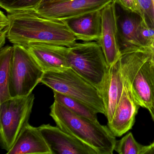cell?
Masks as SVG:
<instances>
[{
    "instance_id": "6da1fadb",
    "label": "cell",
    "mask_w": 154,
    "mask_h": 154,
    "mask_svg": "<svg viewBox=\"0 0 154 154\" xmlns=\"http://www.w3.org/2000/svg\"><path fill=\"white\" fill-rule=\"evenodd\" d=\"M10 26L7 38L13 45L26 48L44 44L69 48L76 37L62 20L43 17L35 10L18 11L8 15Z\"/></svg>"
},
{
    "instance_id": "2e32d148",
    "label": "cell",
    "mask_w": 154,
    "mask_h": 154,
    "mask_svg": "<svg viewBox=\"0 0 154 154\" xmlns=\"http://www.w3.org/2000/svg\"><path fill=\"white\" fill-rule=\"evenodd\" d=\"M125 14L118 16V34L121 51L125 49L146 48L138 38V29L141 20L139 15Z\"/></svg>"
},
{
    "instance_id": "ffe728a7",
    "label": "cell",
    "mask_w": 154,
    "mask_h": 154,
    "mask_svg": "<svg viewBox=\"0 0 154 154\" xmlns=\"http://www.w3.org/2000/svg\"><path fill=\"white\" fill-rule=\"evenodd\" d=\"M144 146L138 143L131 133L116 141L114 150L119 154H142Z\"/></svg>"
},
{
    "instance_id": "83f0119b",
    "label": "cell",
    "mask_w": 154,
    "mask_h": 154,
    "mask_svg": "<svg viewBox=\"0 0 154 154\" xmlns=\"http://www.w3.org/2000/svg\"><path fill=\"white\" fill-rule=\"evenodd\" d=\"M150 53L152 59L154 61V48H146Z\"/></svg>"
},
{
    "instance_id": "4fadbf2b",
    "label": "cell",
    "mask_w": 154,
    "mask_h": 154,
    "mask_svg": "<svg viewBox=\"0 0 154 154\" xmlns=\"http://www.w3.org/2000/svg\"><path fill=\"white\" fill-rule=\"evenodd\" d=\"M123 87L124 78L119 59L109 67L104 86L101 93L108 123L112 119L116 107L122 95Z\"/></svg>"
},
{
    "instance_id": "4316f807",
    "label": "cell",
    "mask_w": 154,
    "mask_h": 154,
    "mask_svg": "<svg viewBox=\"0 0 154 154\" xmlns=\"http://www.w3.org/2000/svg\"><path fill=\"white\" fill-rule=\"evenodd\" d=\"M66 0H43L41 4L45 3H52V2H58L65 1ZM40 4V5H41Z\"/></svg>"
},
{
    "instance_id": "7c38bea8",
    "label": "cell",
    "mask_w": 154,
    "mask_h": 154,
    "mask_svg": "<svg viewBox=\"0 0 154 154\" xmlns=\"http://www.w3.org/2000/svg\"><path fill=\"white\" fill-rule=\"evenodd\" d=\"M44 72L70 68L68 48L62 46L35 44L26 48Z\"/></svg>"
},
{
    "instance_id": "f546056e",
    "label": "cell",
    "mask_w": 154,
    "mask_h": 154,
    "mask_svg": "<svg viewBox=\"0 0 154 154\" xmlns=\"http://www.w3.org/2000/svg\"><path fill=\"white\" fill-rule=\"evenodd\" d=\"M152 3H153V8H154V0H152Z\"/></svg>"
},
{
    "instance_id": "9a60e30c",
    "label": "cell",
    "mask_w": 154,
    "mask_h": 154,
    "mask_svg": "<svg viewBox=\"0 0 154 154\" xmlns=\"http://www.w3.org/2000/svg\"><path fill=\"white\" fill-rule=\"evenodd\" d=\"M52 154L38 128L28 122L20 133L14 145L7 154Z\"/></svg>"
},
{
    "instance_id": "5b68a950",
    "label": "cell",
    "mask_w": 154,
    "mask_h": 154,
    "mask_svg": "<svg viewBox=\"0 0 154 154\" xmlns=\"http://www.w3.org/2000/svg\"><path fill=\"white\" fill-rule=\"evenodd\" d=\"M70 68L101 93L109 66L97 41L75 43L68 48Z\"/></svg>"
},
{
    "instance_id": "277c9868",
    "label": "cell",
    "mask_w": 154,
    "mask_h": 154,
    "mask_svg": "<svg viewBox=\"0 0 154 154\" xmlns=\"http://www.w3.org/2000/svg\"><path fill=\"white\" fill-rule=\"evenodd\" d=\"M41 83L53 91L82 102L98 113L106 115L104 103L100 91L71 68L46 72Z\"/></svg>"
},
{
    "instance_id": "3957f363",
    "label": "cell",
    "mask_w": 154,
    "mask_h": 154,
    "mask_svg": "<svg viewBox=\"0 0 154 154\" xmlns=\"http://www.w3.org/2000/svg\"><path fill=\"white\" fill-rule=\"evenodd\" d=\"M122 75L140 107L149 109L153 102V61L146 48L121 50Z\"/></svg>"
},
{
    "instance_id": "f1b7e54d",
    "label": "cell",
    "mask_w": 154,
    "mask_h": 154,
    "mask_svg": "<svg viewBox=\"0 0 154 154\" xmlns=\"http://www.w3.org/2000/svg\"><path fill=\"white\" fill-rule=\"evenodd\" d=\"M154 48V38H153V40L151 41L150 44H149V46L147 48Z\"/></svg>"
},
{
    "instance_id": "8992f818",
    "label": "cell",
    "mask_w": 154,
    "mask_h": 154,
    "mask_svg": "<svg viewBox=\"0 0 154 154\" xmlns=\"http://www.w3.org/2000/svg\"><path fill=\"white\" fill-rule=\"evenodd\" d=\"M34 94L11 98L0 103V143L8 152L29 122L35 101Z\"/></svg>"
},
{
    "instance_id": "5bb4252c",
    "label": "cell",
    "mask_w": 154,
    "mask_h": 154,
    "mask_svg": "<svg viewBox=\"0 0 154 154\" xmlns=\"http://www.w3.org/2000/svg\"><path fill=\"white\" fill-rule=\"evenodd\" d=\"M102 10L86 13L62 21L77 40L83 42L97 41L101 33Z\"/></svg>"
},
{
    "instance_id": "52a82bcc",
    "label": "cell",
    "mask_w": 154,
    "mask_h": 154,
    "mask_svg": "<svg viewBox=\"0 0 154 154\" xmlns=\"http://www.w3.org/2000/svg\"><path fill=\"white\" fill-rule=\"evenodd\" d=\"M13 46L10 94L11 98L27 96L41 83L45 72L26 48L18 45Z\"/></svg>"
},
{
    "instance_id": "ac0fdd59",
    "label": "cell",
    "mask_w": 154,
    "mask_h": 154,
    "mask_svg": "<svg viewBox=\"0 0 154 154\" xmlns=\"http://www.w3.org/2000/svg\"><path fill=\"white\" fill-rule=\"evenodd\" d=\"M54 96L55 101L74 113L94 122H99L97 119L98 113L82 102L55 91H54Z\"/></svg>"
},
{
    "instance_id": "4dcf8cb0",
    "label": "cell",
    "mask_w": 154,
    "mask_h": 154,
    "mask_svg": "<svg viewBox=\"0 0 154 154\" xmlns=\"http://www.w3.org/2000/svg\"><path fill=\"white\" fill-rule=\"evenodd\" d=\"M152 60H153V59H152Z\"/></svg>"
},
{
    "instance_id": "d4e9b609",
    "label": "cell",
    "mask_w": 154,
    "mask_h": 154,
    "mask_svg": "<svg viewBox=\"0 0 154 154\" xmlns=\"http://www.w3.org/2000/svg\"><path fill=\"white\" fill-rule=\"evenodd\" d=\"M142 154H154V142L149 146H144Z\"/></svg>"
},
{
    "instance_id": "cb8c5ba5",
    "label": "cell",
    "mask_w": 154,
    "mask_h": 154,
    "mask_svg": "<svg viewBox=\"0 0 154 154\" xmlns=\"http://www.w3.org/2000/svg\"><path fill=\"white\" fill-rule=\"evenodd\" d=\"M10 26V20L2 11H0V48L4 46Z\"/></svg>"
},
{
    "instance_id": "7402d4cb",
    "label": "cell",
    "mask_w": 154,
    "mask_h": 154,
    "mask_svg": "<svg viewBox=\"0 0 154 154\" xmlns=\"http://www.w3.org/2000/svg\"><path fill=\"white\" fill-rule=\"evenodd\" d=\"M116 4H119L124 10L139 15L143 20H146L137 0H114Z\"/></svg>"
},
{
    "instance_id": "603a6c76",
    "label": "cell",
    "mask_w": 154,
    "mask_h": 154,
    "mask_svg": "<svg viewBox=\"0 0 154 154\" xmlns=\"http://www.w3.org/2000/svg\"><path fill=\"white\" fill-rule=\"evenodd\" d=\"M137 1L149 25L154 27V10L152 0Z\"/></svg>"
},
{
    "instance_id": "44dd1931",
    "label": "cell",
    "mask_w": 154,
    "mask_h": 154,
    "mask_svg": "<svg viewBox=\"0 0 154 154\" xmlns=\"http://www.w3.org/2000/svg\"><path fill=\"white\" fill-rule=\"evenodd\" d=\"M138 35L142 45L145 48H147L154 38V27L141 19L138 29Z\"/></svg>"
},
{
    "instance_id": "d6986e66",
    "label": "cell",
    "mask_w": 154,
    "mask_h": 154,
    "mask_svg": "<svg viewBox=\"0 0 154 154\" xmlns=\"http://www.w3.org/2000/svg\"><path fill=\"white\" fill-rule=\"evenodd\" d=\"M43 0H0V6L8 13L35 10Z\"/></svg>"
},
{
    "instance_id": "9c48e42d",
    "label": "cell",
    "mask_w": 154,
    "mask_h": 154,
    "mask_svg": "<svg viewBox=\"0 0 154 154\" xmlns=\"http://www.w3.org/2000/svg\"><path fill=\"white\" fill-rule=\"evenodd\" d=\"M116 5L114 0L102 10L101 33L97 41L101 47L109 67L115 63L121 56Z\"/></svg>"
},
{
    "instance_id": "ba28073f",
    "label": "cell",
    "mask_w": 154,
    "mask_h": 154,
    "mask_svg": "<svg viewBox=\"0 0 154 154\" xmlns=\"http://www.w3.org/2000/svg\"><path fill=\"white\" fill-rule=\"evenodd\" d=\"M114 0H66L39 5L36 12L43 17L63 20L103 9Z\"/></svg>"
},
{
    "instance_id": "484cf974",
    "label": "cell",
    "mask_w": 154,
    "mask_h": 154,
    "mask_svg": "<svg viewBox=\"0 0 154 154\" xmlns=\"http://www.w3.org/2000/svg\"><path fill=\"white\" fill-rule=\"evenodd\" d=\"M153 61V102L152 107L148 110L149 111L152 119L154 121V62Z\"/></svg>"
},
{
    "instance_id": "8fae6325",
    "label": "cell",
    "mask_w": 154,
    "mask_h": 154,
    "mask_svg": "<svg viewBox=\"0 0 154 154\" xmlns=\"http://www.w3.org/2000/svg\"><path fill=\"white\" fill-rule=\"evenodd\" d=\"M140 107L124 78L122 95L112 119L108 123L109 128L115 137H121L131 129Z\"/></svg>"
},
{
    "instance_id": "7a4b0ae2",
    "label": "cell",
    "mask_w": 154,
    "mask_h": 154,
    "mask_svg": "<svg viewBox=\"0 0 154 154\" xmlns=\"http://www.w3.org/2000/svg\"><path fill=\"white\" fill-rule=\"evenodd\" d=\"M50 116L64 131L93 148L98 154H112L116 140L109 127L74 113L54 100Z\"/></svg>"
},
{
    "instance_id": "30bf717a",
    "label": "cell",
    "mask_w": 154,
    "mask_h": 154,
    "mask_svg": "<svg viewBox=\"0 0 154 154\" xmlns=\"http://www.w3.org/2000/svg\"><path fill=\"white\" fill-rule=\"evenodd\" d=\"M38 128L52 154H98L93 148L57 126L43 124Z\"/></svg>"
},
{
    "instance_id": "e0dca14e",
    "label": "cell",
    "mask_w": 154,
    "mask_h": 154,
    "mask_svg": "<svg viewBox=\"0 0 154 154\" xmlns=\"http://www.w3.org/2000/svg\"><path fill=\"white\" fill-rule=\"evenodd\" d=\"M13 46H6L0 50V103L11 98L9 91L11 65Z\"/></svg>"
}]
</instances>
